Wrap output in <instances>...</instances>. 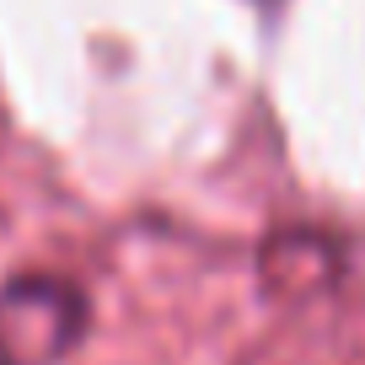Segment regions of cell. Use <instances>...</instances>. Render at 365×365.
Returning <instances> with one entry per match:
<instances>
[{"label": "cell", "mask_w": 365, "mask_h": 365, "mask_svg": "<svg viewBox=\"0 0 365 365\" xmlns=\"http://www.w3.org/2000/svg\"><path fill=\"white\" fill-rule=\"evenodd\" d=\"M86 307L65 279H22L0 296V365H54L76 349Z\"/></svg>", "instance_id": "6da1fadb"}]
</instances>
